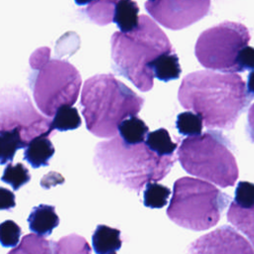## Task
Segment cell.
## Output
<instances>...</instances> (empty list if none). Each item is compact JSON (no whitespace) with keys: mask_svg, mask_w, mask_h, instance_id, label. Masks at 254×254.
<instances>
[{"mask_svg":"<svg viewBox=\"0 0 254 254\" xmlns=\"http://www.w3.org/2000/svg\"><path fill=\"white\" fill-rule=\"evenodd\" d=\"M186 109L200 115L208 129H233L252 98L242 77L234 72L198 70L184 77L178 92Z\"/></svg>","mask_w":254,"mask_h":254,"instance_id":"6da1fadb","label":"cell"},{"mask_svg":"<svg viewBox=\"0 0 254 254\" xmlns=\"http://www.w3.org/2000/svg\"><path fill=\"white\" fill-rule=\"evenodd\" d=\"M175 157L159 156L145 143L127 144L120 136L99 142L94 148L93 164L109 182L139 192L150 182L165 178Z\"/></svg>","mask_w":254,"mask_h":254,"instance_id":"7a4b0ae2","label":"cell"},{"mask_svg":"<svg viewBox=\"0 0 254 254\" xmlns=\"http://www.w3.org/2000/svg\"><path fill=\"white\" fill-rule=\"evenodd\" d=\"M80 104L87 130L97 137L111 138L117 135L124 119L140 112L144 98L107 73L94 75L84 82Z\"/></svg>","mask_w":254,"mask_h":254,"instance_id":"3957f363","label":"cell"},{"mask_svg":"<svg viewBox=\"0 0 254 254\" xmlns=\"http://www.w3.org/2000/svg\"><path fill=\"white\" fill-rule=\"evenodd\" d=\"M110 43L113 69L141 91L153 87L150 62L162 54L175 52L166 34L146 15L139 17L138 26L133 31L115 32Z\"/></svg>","mask_w":254,"mask_h":254,"instance_id":"277c9868","label":"cell"},{"mask_svg":"<svg viewBox=\"0 0 254 254\" xmlns=\"http://www.w3.org/2000/svg\"><path fill=\"white\" fill-rule=\"evenodd\" d=\"M182 167L190 175L221 188L232 187L238 167L227 138L218 131H207L183 140L178 150Z\"/></svg>","mask_w":254,"mask_h":254,"instance_id":"5b68a950","label":"cell"},{"mask_svg":"<svg viewBox=\"0 0 254 254\" xmlns=\"http://www.w3.org/2000/svg\"><path fill=\"white\" fill-rule=\"evenodd\" d=\"M229 201L230 196L210 183L183 177L174 184L167 214L184 228L206 230L219 221Z\"/></svg>","mask_w":254,"mask_h":254,"instance_id":"8992f818","label":"cell"},{"mask_svg":"<svg viewBox=\"0 0 254 254\" xmlns=\"http://www.w3.org/2000/svg\"><path fill=\"white\" fill-rule=\"evenodd\" d=\"M81 78L77 69L66 61L52 60L35 72L30 86L38 108L53 117L62 105H73L77 99Z\"/></svg>","mask_w":254,"mask_h":254,"instance_id":"52a82bcc","label":"cell"},{"mask_svg":"<svg viewBox=\"0 0 254 254\" xmlns=\"http://www.w3.org/2000/svg\"><path fill=\"white\" fill-rule=\"evenodd\" d=\"M249 30L240 23L222 22L202 32L195 44L197 61L206 68L222 72H238L239 51L250 41Z\"/></svg>","mask_w":254,"mask_h":254,"instance_id":"ba28073f","label":"cell"},{"mask_svg":"<svg viewBox=\"0 0 254 254\" xmlns=\"http://www.w3.org/2000/svg\"><path fill=\"white\" fill-rule=\"evenodd\" d=\"M19 128L28 144L38 136L52 133L51 119L41 115L29 95L19 86L0 87V131Z\"/></svg>","mask_w":254,"mask_h":254,"instance_id":"9c48e42d","label":"cell"},{"mask_svg":"<svg viewBox=\"0 0 254 254\" xmlns=\"http://www.w3.org/2000/svg\"><path fill=\"white\" fill-rule=\"evenodd\" d=\"M145 8L164 27L181 30L205 17L210 0H154L146 2Z\"/></svg>","mask_w":254,"mask_h":254,"instance_id":"30bf717a","label":"cell"},{"mask_svg":"<svg viewBox=\"0 0 254 254\" xmlns=\"http://www.w3.org/2000/svg\"><path fill=\"white\" fill-rule=\"evenodd\" d=\"M188 254H254V248L234 228L222 225L191 242Z\"/></svg>","mask_w":254,"mask_h":254,"instance_id":"8fae6325","label":"cell"},{"mask_svg":"<svg viewBox=\"0 0 254 254\" xmlns=\"http://www.w3.org/2000/svg\"><path fill=\"white\" fill-rule=\"evenodd\" d=\"M29 228L33 233L40 236H49L54 228L60 223V218L56 212L55 206L40 204L33 207L28 217Z\"/></svg>","mask_w":254,"mask_h":254,"instance_id":"7c38bea8","label":"cell"},{"mask_svg":"<svg viewBox=\"0 0 254 254\" xmlns=\"http://www.w3.org/2000/svg\"><path fill=\"white\" fill-rule=\"evenodd\" d=\"M55 154V148L49 136L42 135L32 139L24 151V159L35 169L48 166Z\"/></svg>","mask_w":254,"mask_h":254,"instance_id":"4fadbf2b","label":"cell"},{"mask_svg":"<svg viewBox=\"0 0 254 254\" xmlns=\"http://www.w3.org/2000/svg\"><path fill=\"white\" fill-rule=\"evenodd\" d=\"M149 68L153 71L155 77L165 82L179 78L182 72L179 58L175 52L158 56L150 62Z\"/></svg>","mask_w":254,"mask_h":254,"instance_id":"5bb4252c","label":"cell"},{"mask_svg":"<svg viewBox=\"0 0 254 254\" xmlns=\"http://www.w3.org/2000/svg\"><path fill=\"white\" fill-rule=\"evenodd\" d=\"M120 230L99 224L92 234V247L96 254H106L121 248L122 239Z\"/></svg>","mask_w":254,"mask_h":254,"instance_id":"9a60e30c","label":"cell"},{"mask_svg":"<svg viewBox=\"0 0 254 254\" xmlns=\"http://www.w3.org/2000/svg\"><path fill=\"white\" fill-rule=\"evenodd\" d=\"M139 7L133 0H119L114 8L112 21L121 32L133 31L139 23Z\"/></svg>","mask_w":254,"mask_h":254,"instance_id":"2e32d148","label":"cell"},{"mask_svg":"<svg viewBox=\"0 0 254 254\" xmlns=\"http://www.w3.org/2000/svg\"><path fill=\"white\" fill-rule=\"evenodd\" d=\"M227 219L247 236L254 248V206L243 208L233 201L229 205Z\"/></svg>","mask_w":254,"mask_h":254,"instance_id":"e0dca14e","label":"cell"},{"mask_svg":"<svg viewBox=\"0 0 254 254\" xmlns=\"http://www.w3.org/2000/svg\"><path fill=\"white\" fill-rule=\"evenodd\" d=\"M26 146L27 143L22 139L19 128L0 131V165L11 163L16 152Z\"/></svg>","mask_w":254,"mask_h":254,"instance_id":"ac0fdd59","label":"cell"},{"mask_svg":"<svg viewBox=\"0 0 254 254\" xmlns=\"http://www.w3.org/2000/svg\"><path fill=\"white\" fill-rule=\"evenodd\" d=\"M54 243L53 240L31 233L25 235L7 254H54Z\"/></svg>","mask_w":254,"mask_h":254,"instance_id":"d6986e66","label":"cell"},{"mask_svg":"<svg viewBox=\"0 0 254 254\" xmlns=\"http://www.w3.org/2000/svg\"><path fill=\"white\" fill-rule=\"evenodd\" d=\"M148 131L149 128L145 122L136 116L127 117L118 126L119 136L127 144H139L144 142Z\"/></svg>","mask_w":254,"mask_h":254,"instance_id":"ffe728a7","label":"cell"},{"mask_svg":"<svg viewBox=\"0 0 254 254\" xmlns=\"http://www.w3.org/2000/svg\"><path fill=\"white\" fill-rule=\"evenodd\" d=\"M81 125V118L76 108L71 105H62L51 119V129L58 131L74 130Z\"/></svg>","mask_w":254,"mask_h":254,"instance_id":"44dd1931","label":"cell"},{"mask_svg":"<svg viewBox=\"0 0 254 254\" xmlns=\"http://www.w3.org/2000/svg\"><path fill=\"white\" fill-rule=\"evenodd\" d=\"M145 144L159 156H171L178 147V143L172 141L169 132L164 128L148 133Z\"/></svg>","mask_w":254,"mask_h":254,"instance_id":"7402d4cb","label":"cell"},{"mask_svg":"<svg viewBox=\"0 0 254 254\" xmlns=\"http://www.w3.org/2000/svg\"><path fill=\"white\" fill-rule=\"evenodd\" d=\"M54 254H91V249L85 238L72 233L54 243Z\"/></svg>","mask_w":254,"mask_h":254,"instance_id":"603a6c76","label":"cell"},{"mask_svg":"<svg viewBox=\"0 0 254 254\" xmlns=\"http://www.w3.org/2000/svg\"><path fill=\"white\" fill-rule=\"evenodd\" d=\"M119 0H94L86 9V14L97 25H107L112 22L116 3Z\"/></svg>","mask_w":254,"mask_h":254,"instance_id":"cb8c5ba5","label":"cell"},{"mask_svg":"<svg viewBox=\"0 0 254 254\" xmlns=\"http://www.w3.org/2000/svg\"><path fill=\"white\" fill-rule=\"evenodd\" d=\"M171 190L156 182H150L144 190V205L150 208H161L168 202Z\"/></svg>","mask_w":254,"mask_h":254,"instance_id":"d4e9b609","label":"cell"},{"mask_svg":"<svg viewBox=\"0 0 254 254\" xmlns=\"http://www.w3.org/2000/svg\"><path fill=\"white\" fill-rule=\"evenodd\" d=\"M203 120L195 112L186 111L178 115L176 127L180 134L185 136H196L201 134L203 127Z\"/></svg>","mask_w":254,"mask_h":254,"instance_id":"484cf974","label":"cell"},{"mask_svg":"<svg viewBox=\"0 0 254 254\" xmlns=\"http://www.w3.org/2000/svg\"><path fill=\"white\" fill-rule=\"evenodd\" d=\"M30 180L31 175L29 170L22 163H17L15 165L11 163L7 164L1 177V181L10 185L14 190H17L28 184Z\"/></svg>","mask_w":254,"mask_h":254,"instance_id":"4316f807","label":"cell"},{"mask_svg":"<svg viewBox=\"0 0 254 254\" xmlns=\"http://www.w3.org/2000/svg\"><path fill=\"white\" fill-rule=\"evenodd\" d=\"M20 226L13 220H5L0 223V244L3 247H15L21 236Z\"/></svg>","mask_w":254,"mask_h":254,"instance_id":"83f0119b","label":"cell"},{"mask_svg":"<svg viewBox=\"0 0 254 254\" xmlns=\"http://www.w3.org/2000/svg\"><path fill=\"white\" fill-rule=\"evenodd\" d=\"M234 202L243 208L254 206V184L239 182L235 189Z\"/></svg>","mask_w":254,"mask_h":254,"instance_id":"f1b7e54d","label":"cell"},{"mask_svg":"<svg viewBox=\"0 0 254 254\" xmlns=\"http://www.w3.org/2000/svg\"><path fill=\"white\" fill-rule=\"evenodd\" d=\"M236 64L239 71L254 70V48L244 47L242 48L237 56Z\"/></svg>","mask_w":254,"mask_h":254,"instance_id":"f546056e","label":"cell"},{"mask_svg":"<svg viewBox=\"0 0 254 254\" xmlns=\"http://www.w3.org/2000/svg\"><path fill=\"white\" fill-rule=\"evenodd\" d=\"M15 205V194L11 190L0 187V210H9Z\"/></svg>","mask_w":254,"mask_h":254,"instance_id":"4dcf8cb0","label":"cell"},{"mask_svg":"<svg viewBox=\"0 0 254 254\" xmlns=\"http://www.w3.org/2000/svg\"><path fill=\"white\" fill-rule=\"evenodd\" d=\"M246 132H247V135H248L250 141L254 143V103L250 106V108L248 110Z\"/></svg>","mask_w":254,"mask_h":254,"instance_id":"1f68e13d","label":"cell"},{"mask_svg":"<svg viewBox=\"0 0 254 254\" xmlns=\"http://www.w3.org/2000/svg\"><path fill=\"white\" fill-rule=\"evenodd\" d=\"M247 92L250 95V97L254 98V71H251L247 76V86H246Z\"/></svg>","mask_w":254,"mask_h":254,"instance_id":"d6a6232c","label":"cell"},{"mask_svg":"<svg viewBox=\"0 0 254 254\" xmlns=\"http://www.w3.org/2000/svg\"><path fill=\"white\" fill-rule=\"evenodd\" d=\"M94 0H74V2L79 5V6H82V5H86V4H90L92 3Z\"/></svg>","mask_w":254,"mask_h":254,"instance_id":"836d02e7","label":"cell"},{"mask_svg":"<svg viewBox=\"0 0 254 254\" xmlns=\"http://www.w3.org/2000/svg\"><path fill=\"white\" fill-rule=\"evenodd\" d=\"M106 254H116V251H113V252H109V253H106Z\"/></svg>","mask_w":254,"mask_h":254,"instance_id":"e575fe53","label":"cell"},{"mask_svg":"<svg viewBox=\"0 0 254 254\" xmlns=\"http://www.w3.org/2000/svg\"><path fill=\"white\" fill-rule=\"evenodd\" d=\"M149 1H154V0H149Z\"/></svg>","mask_w":254,"mask_h":254,"instance_id":"d590c367","label":"cell"}]
</instances>
